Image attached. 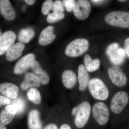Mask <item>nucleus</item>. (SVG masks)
I'll list each match as a JSON object with an SVG mask.
<instances>
[{
    "instance_id": "obj_1",
    "label": "nucleus",
    "mask_w": 129,
    "mask_h": 129,
    "mask_svg": "<svg viewBox=\"0 0 129 129\" xmlns=\"http://www.w3.org/2000/svg\"><path fill=\"white\" fill-rule=\"evenodd\" d=\"M88 88L91 95L94 99L99 101H105L109 95L108 88L104 82L98 78L90 80Z\"/></svg>"
},
{
    "instance_id": "obj_2",
    "label": "nucleus",
    "mask_w": 129,
    "mask_h": 129,
    "mask_svg": "<svg viewBox=\"0 0 129 129\" xmlns=\"http://www.w3.org/2000/svg\"><path fill=\"white\" fill-rule=\"evenodd\" d=\"M89 45V41L86 39H76L67 46L65 50V54L70 57L80 56L87 51Z\"/></svg>"
},
{
    "instance_id": "obj_3",
    "label": "nucleus",
    "mask_w": 129,
    "mask_h": 129,
    "mask_svg": "<svg viewBox=\"0 0 129 129\" xmlns=\"http://www.w3.org/2000/svg\"><path fill=\"white\" fill-rule=\"evenodd\" d=\"M106 23L112 26L123 28H129V13L113 11L107 14L104 18Z\"/></svg>"
},
{
    "instance_id": "obj_4",
    "label": "nucleus",
    "mask_w": 129,
    "mask_h": 129,
    "mask_svg": "<svg viewBox=\"0 0 129 129\" xmlns=\"http://www.w3.org/2000/svg\"><path fill=\"white\" fill-rule=\"evenodd\" d=\"M77 112L75 115L74 123L79 128L84 127L89 118L91 106L89 102H84L77 106Z\"/></svg>"
},
{
    "instance_id": "obj_5",
    "label": "nucleus",
    "mask_w": 129,
    "mask_h": 129,
    "mask_svg": "<svg viewBox=\"0 0 129 129\" xmlns=\"http://www.w3.org/2000/svg\"><path fill=\"white\" fill-rule=\"evenodd\" d=\"M106 52L109 59L114 65H121L125 60V51L120 48L118 43H114L109 45L107 48Z\"/></svg>"
},
{
    "instance_id": "obj_6",
    "label": "nucleus",
    "mask_w": 129,
    "mask_h": 129,
    "mask_svg": "<svg viewBox=\"0 0 129 129\" xmlns=\"http://www.w3.org/2000/svg\"><path fill=\"white\" fill-rule=\"evenodd\" d=\"M93 117L97 123L101 125L106 124L109 118V111L107 106L102 102L94 104L92 107Z\"/></svg>"
},
{
    "instance_id": "obj_7",
    "label": "nucleus",
    "mask_w": 129,
    "mask_h": 129,
    "mask_svg": "<svg viewBox=\"0 0 129 129\" xmlns=\"http://www.w3.org/2000/svg\"><path fill=\"white\" fill-rule=\"evenodd\" d=\"M129 97L127 92L119 91L113 96L111 103L110 108L113 113H120L124 109L128 102Z\"/></svg>"
},
{
    "instance_id": "obj_8",
    "label": "nucleus",
    "mask_w": 129,
    "mask_h": 129,
    "mask_svg": "<svg viewBox=\"0 0 129 129\" xmlns=\"http://www.w3.org/2000/svg\"><path fill=\"white\" fill-rule=\"evenodd\" d=\"M109 77L114 84L122 87L127 83V77L122 69L118 66L114 65L108 69Z\"/></svg>"
},
{
    "instance_id": "obj_9",
    "label": "nucleus",
    "mask_w": 129,
    "mask_h": 129,
    "mask_svg": "<svg viewBox=\"0 0 129 129\" xmlns=\"http://www.w3.org/2000/svg\"><path fill=\"white\" fill-rule=\"evenodd\" d=\"M91 11V6L88 0H78L73 10L74 15L79 20L88 17Z\"/></svg>"
},
{
    "instance_id": "obj_10",
    "label": "nucleus",
    "mask_w": 129,
    "mask_h": 129,
    "mask_svg": "<svg viewBox=\"0 0 129 129\" xmlns=\"http://www.w3.org/2000/svg\"><path fill=\"white\" fill-rule=\"evenodd\" d=\"M16 35L13 31L9 30L0 36V56L3 55L14 44Z\"/></svg>"
},
{
    "instance_id": "obj_11",
    "label": "nucleus",
    "mask_w": 129,
    "mask_h": 129,
    "mask_svg": "<svg viewBox=\"0 0 129 129\" xmlns=\"http://www.w3.org/2000/svg\"><path fill=\"white\" fill-rule=\"evenodd\" d=\"M35 56L33 53H29L21 58L16 63L14 69L16 74H21L24 73L30 67L35 60Z\"/></svg>"
},
{
    "instance_id": "obj_12",
    "label": "nucleus",
    "mask_w": 129,
    "mask_h": 129,
    "mask_svg": "<svg viewBox=\"0 0 129 129\" xmlns=\"http://www.w3.org/2000/svg\"><path fill=\"white\" fill-rule=\"evenodd\" d=\"M25 48V46L21 42L13 44L6 52V58L9 61H12L20 57Z\"/></svg>"
},
{
    "instance_id": "obj_13",
    "label": "nucleus",
    "mask_w": 129,
    "mask_h": 129,
    "mask_svg": "<svg viewBox=\"0 0 129 129\" xmlns=\"http://www.w3.org/2000/svg\"><path fill=\"white\" fill-rule=\"evenodd\" d=\"M41 82L35 74L32 73H28L25 74L24 80L20 85L22 89L25 90L30 87H40Z\"/></svg>"
},
{
    "instance_id": "obj_14",
    "label": "nucleus",
    "mask_w": 129,
    "mask_h": 129,
    "mask_svg": "<svg viewBox=\"0 0 129 129\" xmlns=\"http://www.w3.org/2000/svg\"><path fill=\"white\" fill-rule=\"evenodd\" d=\"M0 12L7 20L12 21L15 19L16 12L9 0H0Z\"/></svg>"
},
{
    "instance_id": "obj_15",
    "label": "nucleus",
    "mask_w": 129,
    "mask_h": 129,
    "mask_svg": "<svg viewBox=\"0 0 129 129\" xmlns=\"http://www.w3.org/2000/svg\"><path fill=\"white\" fill-rule=\"evenodd\" d=\"M54 28L52 26H48L42 31L39 37L40 45L46 46L51 43L56 39V35L53 33Z\"/></svg>"
},
{
    "instance_id": "obj_16",
    "label": "nucleus",
    "mask_w": 129,
    "mask_h": 129,
    "mask_svg": "<svg viewBox=\"0 0 129 129\" xmlns=\"http://www.w3.org/2000/svg\"><path fill=\"white\" fill-rule=\"evenodd\" d=\"M19 89L17 86L9 83L0 84V92L8 98L16 99Z\"/></svg>"
},
{
    "instance_id": "obj_17",
    "label": "nucleus",
    "mask_w": 129,
    "mask_h": 129,
    "mask_svg": "<svg viewBox=\"0 0 129 129\" xmlns=\"http://www.w3.org/2000/svg\"><path fill=\"white\" fill-rule=\"evenodd\" d=\"M78 80L79 83V90L84 91L88 87L90 80L88 72L83 64L79 66L78 69Z\"/></svg>"
},
{
    "instance_id": "obj_18",
    "label": "nucleus",
    "mask_w": 129,
    "mask_h": 129,
    "mask_svg": "<svg viewBox=\"0 0 129 129\" xmlns=\"http://www.w3.org/2000/svg\"><path fill=\"white\" fill-rule=\"evenodd\" d=\"M30 68L42 84L45 85L49 83L50 79L48 74L42 69L38 62L35 60L32 63Z\"/></svg>"
},
{
    "instance_id": "obj_19",
    "label": "nucleus",
    "mask_w": 129,
    "mask_h": 129,
    "mask_svg": "<svg viewBox=\"0 0 129 129\" xmlns=\"http://www.w3.org/2000/svg\"><path fill=\"white\" fill-rule=\"evenodd\" d=\"M62 81L65 88L68 89H72L76 84L77 76L72 70H67L62 73Z\"/></svg>"
},
{
    "instance_id": "obj_20",
    "label": "nucleus",
    "mask_w": 129,
    "mask_h": 129,
    "mask_svg": "<svg viewBox=\"0 0 129 129\" xmlns=\"http://www.w3.org/2000/svg\"><path fill=\"white\" fill-rule=\"evenodd\" d=\"M29 129H42L39 112L36 109L30 111L28 117Z\"/></svg>"
},
{
    "instance_id": "obj_21",
    "label": "nucleus",
    "mask_w": 129,
    "mask_h": 129,
    "mask_svg": "<svg viewBox=\"0 0 129 129\" xmlns=\"http://www.w3.org/2000/svg\"><path fill=\"white\" fill-rule=\"evenodd\" d=\"M84 62L86 69L88 72L90 73L99 69L101 65V61L99 58L92 59L88 54L84 57Z\"/></svg>"
},
{
    "instance_id": "obj_22",
    "label": "nucleus",
    "mask_w": 129,
    "mask_h": 129,
    "mask_svg": "<svg viewBox=\"0 0 129 129\" xmlns=\"http://www.w3.org/2000/svg\"><path fill=\"white\" fill-rule=\"evenodd\" d=\"M35 32L33 29L28 28L22 29L18 35V40L21 43H28L34 37Z\"/></svg>"
},
{
    "instance_id": "obj_23",
    "label": "nucleus",
    "mask_w": 129,
    "mask_h": 129,
    "mask_svg": "<svg viewBox=\"0 0 129 129\" xmlns=\"http://www.w3.org/2000/svg\"><path fill=\"white\" fill-rule=\"evenodd\" d=\"M28 99L32 103L36 105H39L41 101V96L40 93L36 88H30L27 92Z\"/></svg>"
},
{
    "instance_id": "obj_24",
    "label": "nucleus",
    "mask_w": 129,
    "mask_h": 129,
    "mask_svg": "<svg viewBox=\"0 0 129 129\" xmlns=\"http://www.w3.org/2000/svg\"><path fill=\"white\" fill-rule=\"evenodd\" d=\"M15 115L3 109L0 113V121L5 125L9 124L14 119Z\"/></svg>"
},
{
    "instance_id": "obj_25",
    "label": "nucleus",
    "mask_w": 129,
    "mask_h": 129,
    "mask_svg": "<svg viewBox=\"0 0 129 129\" xmlns=\"http://www.w3.org/2000/svg\"><path fill=\"white\" fill-rule=\"evenodd\" d=\"M64 17L63 13L53 12L52 13L48 14L47 20L49 23H52L60 21L63 19Z\"/></svg>"
},
{
    "instance_id": "obj_26",
    "label": "nucleus",
    "mask_w": 129,
    "mask_h": 129,
    "mask_svg": "<svg viewBox=\"0 0 129 129\" xmlns=\"http://www.w3.org/2000/svg\"><path fill=\"white\" fill-rule=\"evenodd\" d=\"M53 2L52 0H46L44 2L42 7V12L44 15L48 14L49 11L52 9Z\"/></svg>"
},
{
    "instance_id": "obj_27",
    "label": "nucleus",
    "mask_w": 129,
    "mask_h": 129,
    "mask_svg": "<svg viewBox=\"0 0 129 129\" xmlns=\"http://www.w3.org/2000/svg\"><path fill=\"white\" fill-rule=\"evenodd\" d=\"M13 104H16L18 109L17 114L21 113L23 112L25 108V103L22 98H18L13 102Z\"/></svg>"
},
{
    "instance_id": "obj_28",
    "label": "nucleus",
    "mask_w": 129,
    "mask_h": 129,
    "mask_svg": "<svg viewBox=\"0 0 129 129\" xmlns=\"http://www.w3.org/2000/svg\"><path fill=\"white\" fill-rule=\"evenodd\" d=\"M62 3L64 7L68 12L73 11L76 4L75 0H63Z\"/></svg>"
},
{
    "instance_id": "obj_29",
    "label": "nucleus",
    "mask_w": 129,
    "mask_h": 129,
    "mask_svg": "<svg viewBox=\"0 0 129 129\" xmlns=\"http://www.w3.org/2000/svg\"><path fill=\"white\" fill-rule=\"evenodd\" d=\"M52 10L53 12L63 13L64 11V6L62 2L60 0H56L53 2Z\"/></svg>"
},
{
    "instance_id": "obj_30",
    "label": "nucleus",
    "mask_w": 129,
    "mask_h": 129,
    "mask_svg": "<svg viewBox=\"0 0 129 129\" xmlns=\"http://www.w3.org/2000/svg\"><path fill=\"white\" fill-rule=\"evenodd\" d=\"M5 109L7 112L15 115L18 113V109L17 106H16V104L13 103L11 104L7 105V106L5 107Z\"/></svg>"
},
{
    "instance_id": "obj_31",
    "label": "nucleus",
    "mask_w": 129,
    "mask_h": 129,
    "mask_svg": "<svg viewBox=\"0 0 129 129\" xmlns=\"http://www.w3.org/2000/svg\"><path fill=\"white\" fill-rule=\"evenodd\" d=\"M11 103V101L6 96L0 95V107L8 105Z\"/></svg>"
},
{
    "instance_id": "obj_32",
    "label": "nucleus",
    "mask_w": 129,
    "mask_h": 129,
    "mask_svg": "<svg viewBox=\"0 0 129 129\" xmlns=\"http://www.w3.org/2000/svg\"><path fill=\"white\" fill-rule=\"evenodd\" d=\"M124 50L129 58V38H127L124 42Z\"/></svg>"
},
{
    "instance_id": "obj_33",
    "label": "nucleus",
    "mask_w": 129,
    "mask_h": 129,
    "mask_svg": "<svg viewBox=\"0 0 129 129\" xmlns=\"http://www.w3.org/2000/svg\"><path fill=\"white\" fill-rule=\"evenodd\" d=\"M44 129H58V127L54 124H50L47 125Z\"/></svg>"
},
{
    "instance_id": "obj_34",
    "label": "nucleus",
    "mask_w": 129,
    "mask_h": 129,
    "mask_svg": "<svg viewBox=\"0 0 129 129\" xmlns=\"http://www.w3.org/2000/svg\"><path fill=\"white\" fill-rule=\"evenodd\" d=\"M27 5L32 6L34 4L35 0H23Z\"/></svg>"
},
{
    "instance_id": "obj_35",
    "label": "nucleus",
    "mask_w": 129,
    "mask_h": 129,
    "mask_svg": "<svg viewBox=\"0 0 129 129\" xmlns=\"http://www.w3.org/2000/svg\"><path fill=\"white\" fill-rule=\"evenodd\" d=\"M60 129H72L71 127L67 124H64L61 125L60 127Z\"/></svg>"
},
{
    "instance_id": "obj_36",
    "label": "nucleus",
    "mask_w": 129,
    "mask_h": 129,
    "mask_svg": "<svg viewBox=\"0 0 129 129\" xmlns=\"http://www.w3.org/2000/svg\"><path fill=\"white\" fill-rule=\"evenodd\" d=\"M0 129H7L5 125L0 122Z\"/></svg>"
},
{
    "instance_id": "obj_37",
    "label": "nucleus",
    "mask_w": 129,
    "mask_h": 129,
    "mask_svg": "<svg viewBox=\"0 0 129 129\" xmlns=\"http://www.w3.org/2000/svg\"><path fill=\"white\" fill-rule=\"evenodd\" d=\"M120 2H124L126 1H128V0H118Z\"/></svg>"
},
{
    "instance_id": "obj_38",
    "label": "nucleus",
    "mask_w": 129,
    "mask_h": 129,
    "mask_svg": "<svg viewBox=\"0 0 129 129\" xmlns=\"http://www.w3.org/2000/svg\"><path fill=\"white\" fill-rule=\"evenodd\" d=\"M93 1H99V0H93Z\"/></svg>"
},
{
    "instance_id": "obj_39",
    "label": "nucleus",
    "mask_w": 129,
    "mask_h": 129,
    "mask_svg": "<svg viewBox=\"0 0 129 129\" xmlns=\"http://www.w3.org/2000/svg\"><path fill=\"white\" fill-rule=\"evenodd\" d=\"M1 31H0V36H1Z\"/></svg>"
}]
</instances>
